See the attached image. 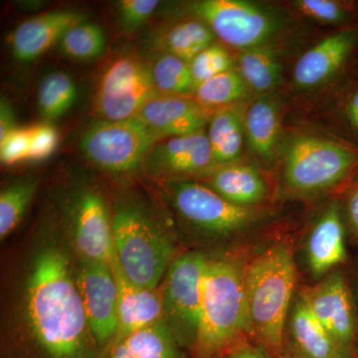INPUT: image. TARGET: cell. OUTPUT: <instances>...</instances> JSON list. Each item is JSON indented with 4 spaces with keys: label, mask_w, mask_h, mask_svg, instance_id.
Returning a JSON list of instances; mask_svg holds the SVG:
<instances>
[{
    "label": "cell",
    "mask_w": 358,
    "mask_h": 358,
    "mask_svg": "<svg viewBox=\"0 0 358 358\" xmlns=\"http://www.w3.org/2000/svg\"><path fill=\"white\" fill-rule=\"evenodd\" d=\"M291 327L294 343L308 358H341V346L301 299L294 306Z\"/></svg>",
    "instance_id": "7402d4cb"
},
{
    "label": "cell",
    "mask_w": 358,
    "mask_h": 358,
    "mask_svg": "<svg viewBox=\"0 0 358 358\" xmlns=\"http://www.w3.org/2000/svg\"><path fill=\"white\" fill-rule=\"evenodd\" d=\"M357 40L355 30L345 29L315 44L294 65V83L303 89L315 88L326 83L345 64Z\"/></svg>",
    "instance_id": "e0dca14e"
},
{
    "label": "cell",
    "mask_w": 358,
    "mask_h": 358,
    "mask_svg": "<svg viewBox=\"0 0 358 358\" xmlns=\"http://www.w3.org/2000/svg\"><path fill=\"white\" fill-rule=\"evenodd\" d=\"M308 267L313 275L327 274L345 262V229L341 209L336 202L329 204L313 226L307 244Z\"/></svg>",
    "instance_id": "d6986e66"
},
{
    "label": "cell",
    "mask_w": 358,
    "mask_h": 358,
    "mask_svg": "<svg viewBox=\"0 0 358 358\" xmlns=\"http://www.w3.org/2000/svg\"><path fill=\"white\" fill-rule=\"evenodd\" d=\"M145 166L155 176L178 178L208 173L216 164L203 129L157 141L148 152Z\"/></svg>",
    "instance_id": "4fadbf2b"
},
{
    "label": "cell",
    "mask_w": 358,
    "mask_h": 358,
    "mask_svg": "<svg viewBox=\"0 0 358 358\" xmlns=\"http://www.w3.org/2000/svg\"><path fill=\"white\" fill-rule=\"evenodd\" d=\"M248 91L238 70L231 69L199 85L194 96L197 103L209 109L241 100L248 95Z\"/></svg>",
    "instance_id": "f546056e"
},
{
    "label": "cell",
    "mask_w": 358,
    "mask_h": 358,
    "mask_svg": "<svg viewBox=\"0 0 358 358\" xmlns=\"http://www.w3.org/2000/svg\"><path fill=\"white\" fill-rule=\"evenodd\" d=\"M75 278L90 329L102 353L112 345L117 329L119 293L112 264L80 258Z\"/></svg>",
    "instance_id": "7c38bea8"
},
{
    "label": "cell",
    "mask_w": 358,
    "mask_h": 358,
    "mask_svg": "<svg viewBox=\"0 0 358 358\" xmlns=\"http://www.w3.org/2000/svg\"><path fill=\"white\" fill-rule=\"evenodd\" d=\"M244 271L245 266L234 259H209L194 358H217L240 334L248 331Z\"/></svg>",
    "instance_id": "3957f363"
},
{
    "label": "cell",
    "mask_w": 358,
    "mask_h": 358,
    "mask_svg": "<svg viewBox=\"0 0 358 358\" xmlns=\"http://www.w3.org/2000/svg\"><path fill=\"white\" fill-rule=\"evenodd\" d=\"M192 10L224 43L241 50L262 46L275 31L274 18L252 2L201 0Z\"/></svg>",
    "instance_id": "30bf717a"
},
{
    "label": "cell",
    "mask_w": 358,
    "mask_h": 358,
    "mask_svg": "<svg viewBox=\"0 0 358 358\" xmlns=\"http://www.w3.org/2000/svg\"><path fill=\"white\" fill-rule=\"evenodd\" d=\"M225 358H271L262 350L254 346L244 345L235 348L228 353Z\"/></svg>",
    "instance_id": "f35d334b"
},
{
    "label": "cell",
    "mask_w": 358,
    "mask_h": 358,
    "mask_svg": "<svg viewBox=\"0 0 358 358\" xmlns=\"http://www.w3.org/2000/svg\"><path fill=\"white\" fill-rule=\"evenodd\" d=\"M215 35L202 20L181 21L159 37L157 44L164 53L171 54L190 63L205 49L213 45Z\"/></svg>",
    "instance_id": "d4e9b609"
},
{
    "label": "cell",
    "mask_w": 358,
    "mask_h": 358,
    "mask_svg": "<svg viewBox=\"0 0 358 358\" xmlns=\"http://www.w3.org/2000/svg\"><path fill=\"white\" fill-rule=\"evenodd\" d=\"M83 20V14L77 11L54 10L24 21L11 36L14 57L21 62L35 60Z\"/></svg>",
    "instance_id": "ac0fdd59"
},
{
    "label": "cell",
    "mask_w": 358,
    "mask_h": 358,
    "mask_svg": "<svg viewBox=\"0 0 358 358\" xmlns=\"http://www.w3.org/2000/svg\"><path fill=\"white\" fill-rule=\"evenodd\" d=\"M301 299L341 350L352 345L355 312L350 289L341 273H333L315 286L303 289Z\"/></svg>",
    "instance_id": "5bb4252c"
},
{
    "label": "cell",
    "mask_w": 358,
    "mask_h": 358,
    "mask_svg": "<svg viewBox=\"0 0 358 358\" xmlns=\"http://www.w3.org/2000/svg\"><path fill=\"white\" fill-rule=\"evenodd\" d=\"M1 358H6V357H2Z\"/></svg>",
    "instance_id": "b9f144b4"
},
{
    "label": "cell",
    "mask_w": 358,
    "mask_h": 358,
    "mask_svg": "<svg viewBox=\"0 0 358 358\" xmlns=\"http://www.w3.org/2000/svg\"><path fill=\"white\" fill-rule=\"evenodd\" d=\"M23 333L6 343V358H99L67 253L45 245L26 282Z\"/></svg>",
    "instance_id": "6da1fadb"
},
{
    "label": "cell",
    "mask_w": 358,
    "mask_h": 358,
    "mask_svg": "<svg viewBox=\"0 0 358 358\" xmlns=\"http://www.w3.org/2000/svg\"><path fill=\"white\" fill-rule=\"evenodd\" d=\"M210 115L208 108L195 100L160 93L145 103L136 117L162 141L203 131Z\"/></svg>",
    "instance_id": "9a60e30c"
},
{
    "label": "cell",
    "mask_w": 358,
    "mask_h": 358,
    "mask_svg": "<svg viewBox=\"0 0 358 358\" xmlns=\"http://www.w3.org/2000/svg\"><path fill=\"white\" fill-rule=\"evenodd\" d=\"M157 138L138 119L98 120L87 128L80 140L86 159L103 171L131 173L145 164Z\"/></svg>",
    "instance_id": "52a82bcc"
},
{
    "label": "cell",
    "mask_w": 358,
    "mask_h": 358,
    "mask_svg": "<svg viewBox=\"0 0 358 358\" xmlns=\"http://www.w3.org/2000/svg\"><path fill=\"white\" fill-rule=\"evenodd\" d=\"M31 145L29 159L42 160L53 154L58 143V133L48 124H40L30 128Z\"/></svg>",
    "instance_id": "d590c367"
},
{
    "label": "cell",
    "mask_w": 358,
    "mask_h": 358,
    "mask_svg": "<svg viewBox=\"0 0 358 358\" xmlns=\"http://www.w3.org/2000/svg\"><path fill=\"white\" fill-rule=\"evenodd\" d=\"M209 258L187 252L173 259L162 286L164 322L181 348H194L199 334L203 282Z\"/></svg>",
    "instance_id": "8992f818"
},
{
    "label": "cell",
    "mask_w": 358,
    "mask_h": 358,
    "mask_svg": "<svg viewBox=\"0 0 358 358\" xmlns=\"http://www.w3.org/2000/svg\"><path fill=\"white\" fill-rule=\"evenodd\" d=\"M15 128L13 107L6 99L1 98V101H0V140H2L7 134L10 133Z\"/></svg>",
    "instance_id": "8d00e7d4"
},
{
    "label": "cell",
    "mask_w": 358,
    "mask_h": 358,
    "mask_svg": "<svg viewBox=\"0 0 358 358\" xmlns=\"http://www.w3.org/2000/svg\"><path fill=\"white\" fill-rule=\"evenodd\" d=\"M106 34L95 23L81 22L73 26L61 39V49L65 55L77 60H91L105 51Z\"/></svg>",
    "instance_id": "4dcf8cb0"
},
{
    "label": "cell",
    "mask_w": 358,
    "mask_h": 358,
    "mask_svg": "<svg viewBox=\"0 0 358 358\" xmlns=\"http://www.w3.org/2000/svg\"><path fill=\"white\" fill-rule=\"evenodd\" d=\"M110 264L117 280L119 293L117 329L112 343L114 345L122 338L154 326L164 320V310L162 291L143 288L129 281L122 272L115 257Z\"/></svg>",
    "instance_id": "2e32d148"
},
{
    "label": "cell",
    "mask_w": 358,
    "mask_h": 358,
    "mask_svg": "<svg viewBox=\"0 0 358 358\" xmlns=\"http://www.w3.org/2000/svg\"><path fill=\"white\" fill-rule=\"evenodd\" d=\"M38 186V179L27 178L16 181L0 193V238L8 236L24 215Z\"/></svg>",
    "instance_id": "f1b7e54d"
},
{
    "label": "cell",
    "mask_w": 358,
    "mask_h": 358,
    "mask_svg": "<svg viewBox=\"0 0 358 358\" xmlns=\"http://www.w3.org/2000/svg\"><path fill=\"white\" fill-rule=\"evenodd\" d=\"M176 211L193 227L217 236H229L255 222L256 211L224 199L209 186L194 181L171 183Z\"/></svg>",
    "instance_id": "9c48e42d"
},
{
    "label": "cell",
    "mask_w": 358,
    "mask_h": 358,
    "mask_svg": "<svg viewBox=\"0 0 358 358\" xmlns=\"http://www.w3.org/2000/svg\"><path fill=\"white\" fill-rule=\"evenodd\" d=\"M348 215L353 234L358 239V185L348 196Z\"/></svg>",
    "instance_id": "74e56055"
},
{
    "label": "cell",
    "mask_w": 358,
    "mask_h": 358,
    "mask_svg": "<svg viewBox=\"0 0 358 358\" xmlns=\"http://www.w3.org/2000/svg\"><path fill=\"white\" fill-rule=\"evenodd\" d=\"M115 257L134 284L157 289L173 262V242L154 219L131 202H121L112 214Z\"/></svg>",
    "instance_id": "277c9868"
},
{
    "label": "cell",
    "mask_w": 358,
    "mask_h": 358,
    "mask_svg": "<svg viewBox=\"0 0 358 358\" xmlns=\"http://www.w3.org/2000/svg\"><path fill=\"white\" fill-rule=\"evenodd\" d=\"M357 162L358 152L352 148L317 136H298L287 150L285 183L300 194L324 192L341 182Z\"/></svg>",
    "instance_id": "5b68a950"
},
{
    "label": "cell",
    "mask_w": 358,
    "mask_h": 358,
    "mask_svg": "<svg viewBox=\"0 0 358 358\" xmlns=\"http://www.w3.org/2000/svg\"><path fill=\"white\" fill-rule=\"evenodd\" d=\"M281 69L275 52L265 45L243 50L238 58V72L256 93L273 91L281 79Z\"/></svg>",
    "instance_id": "484cf974"
},
{
    "label": "cell",
    "mask_w": 358,
    "mask_h": 358,
    "mask_svg": "<svg viewBox=\"0 0 358 358\" xmlns=\"http://www.w3.org/2000/svg\"><path fill=\"white\" fill-rule=\"evenodd\" d=\"M243 121L237 110L221 109L212 115L207 136L216 166L238 159L243 148Z\"/></svg>",
    "instance_id": "603a6c76"
},
{
    "label": "cell",
    "mask_w": 358,
    "mask_h": 358,
    "mask_svg": "<svg viewBox=\"0 0 358 358\" xmlns=\"http://www.w3.org/2000/svg\"><path fill=\"white\" fill-rule=\"evenodd\" d=\"M159 4L157 0H121L117 2L120 20L126 29H138L148 22Z\"/></svg>",
    "instance_id": "e575fe53"
},
{
    "label": "cell",
    "mask_w": 358,
    "mask_h": 358,
    "mask_svg": "<svg viewBox=\"0 0 358 358\" xmlns=\"http://www.w3.org/2000/svg\"><path fill=\"white\" fill-rule=\"evenodd\" d=\"M244 129L253 152L264 160L272 159L280 134V115L275 103L259 100L251 105Z\"/></svg>",
    "instance_id": "cb8c5ba5"
},
{
    "label": "cell",
    "mask_w": 358,
    "mask_h": 358,
    "mask_svg": "<svg viewBox=\"0 0 358 358\" xmlns=\"http://www.w3.org/2000/svg\"><path fill=\"white\" fill-rule=\"evenodd\" d=\"M296 279L293 252L285 243L272 245L245 266L248 331L275 352L282 348Z\"/></svg>",
    "instance_id": "7a4b0ae2"
},
{
    "label": "cell",
    "mask_w": 358,
    "mask_h": 358,
    "mask_svg": "<svg viewBox=\"0 0 358 358\" xmlns=\"http://www.w3.org/2000/svg\"><path fill=\"white\" fill-rule=\"evenodd\" d=\"M190 68L196 88L207 80L233 69V59L224 47L213 44L193 59Z\"/></svg>",
    "instance_id": "1f68e13d"
},
{
    "label": "cell",
    "mask_w": 358,
    "mask_h": 358,
    "mask_svg": "<svg viewBox=\"0 0 358 358\" xmlns=\"http://www.w3.org/2000/svg\"><path fill=\"white\" fill-rule=\"evenodd\" d=\"M65 211L80 258L112 262L115 257L112 215L102 192L95 186H80L66 200Z\"/></svg>",
    "instance_id": "8fae6325"
},
{
    "label": "cell",
    "mask_w": 358,
    "mask_h": 358,
    "mask_svg": "<svg viewBox=\"0 0 358 358\" xmlns=\"http://www.w3.org/2000/svg\"><path fill=\"white\" fill-rule=\"evenodd\" d=\"M294 6L308 17L329 24H343L348 17L346 7L334 0H298Z\"/></svg>",
    "instance_id": "d6a6232c"
},
{
    "label": "cell",
    "mask_w": 358,
    "mask_h": 358,
    "mask_svg": "<svg viewBox=\"0 0 358 358\" xmlns=\"http://www.w3.org/2000/svg\"><path fill=\"white\" fill-rule=\"evenodd\" d=\"M159 94L150 65L136 56H121L107 66L99 80L94 112L108 121L131 119Z\"/></svg>",
    "instance_id": "ba28073f"
},
{
    "label": "cell",
    "mask_w": 358,
    "mask_h": 358,
    "mask_svg": "<svg viewBox=\"0 0 358 358\" xmlns=\"http://www.w3.org/2000/svg\"><path fill=\"white\" fill-rule=\"evenodd\" d=\"M31 136L30 128H15L0 140V159L11 166L29 159Z\"/></svg>",
    "instance_id": "836d02e7"
},
{
    "label": "cell",
    "mask_w": 358,
    "mask_h": 358,
    "mask_svg": "<svg viewBox=\"0 0 358 358\" xmlns=\"http://www.w3.org/2000/svg\"><path fill=\"white\" fill-rule=\"evenodd\" d=\"M150 68L160 93L180 96L194 93L190 63L171 54L162 53L155 59Z\"/></svg>",
    "instance_id": "83f0119b"
},
{
    "label": "cell",
    "mask_w": 358,
    "mask_h": 358,
    "mask_svg": "<svg viewBox=\"0 0 358 358\" xmlns=\"http://www.w3.org/2000/svg\"><path fill=\"white\" fill-rule=\"evenodd\" d=\"M99 358H186L164 320L117 341Z\"/></svg>",
    "instance_id": "ffe728a7"
},
{
    "label": "cell",
    "mask_w": 358,
    "mask_h": 358,
    "mask_svg": "<svg viewBox=\"0 0 358 358\" xmlns=\"http://www.w3.org/2000/svg\"><path fill=\"white\" fill-rule=\"evenodd\" d=\"M346 114L352 128L358 131V91L350 99L346 108Z\"/></svg>",
    "instance_id": "ab89813d"
},
{
    "label": "cell",
    "mask_w": 358,
    "mask_h": 358,
    "mask_svg": "<svg viewBox=\"0 0 358 358\" xmlns=\"http://www.w3.org/2000/svg\"><path fill=\"white\" fill-rule=\"evenodd\" d=\"M209 187L228 201L250 208L267 196V185L258 171L235 162L213 171Z\"/></svg>",
    "instance_id": "44dd1931"
},
{
    "label": "cell",
    "mask_w": 358,
    "mask_h": 358,
    "mask_svg": "<svg viewBox=\"0 0 358 358\" xmlns=\"http://www.w3.org/2000/svg\"><path fill=\"white\" fill-rule=\"evenodd\" d=\"M77 95V85L70 75L64 72L50 73L40 83V114L49 121L62 117L76 102Z\"/></svg>",
    "instance_id": "4316f807"
},
{
    "label": "cell",
    "mask_w": 358,
    "mask_h": 358,
    "mask_svg": "<svg viewBox=\"0 0 358 358\" xmlns=\"http://www.w3.org/2000/svg\"><path fill=\"white\" fill-rule=\"evenodd\" d=\"M355 182L357 183V185H358V171H357V174H355Z\"/></svg>",
    "instance_id": "60d3db41"
}]
</instances>
